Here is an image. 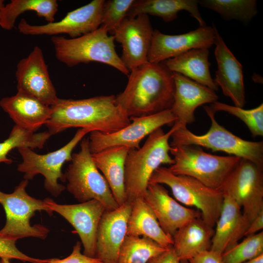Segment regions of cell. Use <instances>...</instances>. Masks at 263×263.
Wrapping results in <instances>:
<instances>
[{"label": "cell", "mask_w": 263, "mask_h": 263, "mask_svg": "<svg viewBox=\"0 0 263 263\" xmlns=\"http://www.w3.org/2000/svg\"><path fill=\"white\" fill-rule=\"evenodd\" d=\"M50 107L51 115L45 125L52 135L72 128L108 134L131 123L129 116L116 103L114 95L80 99L58 98Z\"/></svg>", "instance_id": "cell-1"}, {"label": "cell", "mask_w": 263, "mask_h": 263, "mask_svg": "<svg viewBox=\"0 0 263 263\" xmlns=\"http://www.w3.org/2000/svg\"><path fill=\"white\" fill-rule=\"evenodd\" d=\"M174 89L172 73L162 62H148L130 72L116 102L130 118L148 116L171 108Z\"/></svg>", "instance_id": "cell-2"}, {"label": "cell", "mask_w": 263, "mask_h": 263, "mask_svg": "<svg viewBox=\"0 0 263 263\" xmlns=\"http://www.w3.org/2000/svg\"><path fill=\"white\" fill-rule=\"evenodd\" d=\"M178 128L173 124L166 133L159 128L148 136L141 147L129 150L125 165L126 201L132 202L143 197L154 171L161 165L174 163L169 154V140L173 132Z\"/></svg>", "instance_id": "cell-3"}, {"label": "cell", "mask_w": 263, "mask_h": 263, "mask_svg": "<svg viewBox=\"0 0 263 263\" xmlns=\"http://www.w3.org/2000/svg\"><path fill=\"white\" fill-rule=\"evenodd\" d=\"M57 60L68 67L91 62L102 63L129 75L130 71L117 54L114 37L100 26L96 30L75 38L57 36L51 38Z\"/></svg>", "instance_id": "cell-4"}, {"label": "cell", "mask_w": 263, "mask_h": 263, "mask_svg": "<svg viewBox=\"0 0 263 263\" xmlns=\"http://www.w3.org/2000/svg\"><path fill=\"white\" fill-rule=\"evenodd\" d=\"M211 120V125L207 133L194 134L187 127L180 128L171 134L170 147L194 145L223 151L231 155L252 161L263 167V142L244 140L234 134L220 125L215 118L214 113L209 106H204Z\"/></svg>", "instance_id": "cell-5"}, {"label": "cell", "mask_w": 263, "mask_h": 263, "mask_svg": "<svg viewBox=\"0 0 263 263\" xmlns=\"http://www.w3.org/2000/svg\"><path fill=\"white\" fill-rule=\"evenodd\" d=\"M174 163L169 170L175 175H187L205 185L220 189L225 180L241 158L235 156H219L207 153L199 146L170 147Z\"/></svg>", "instance_id": "cell-6"}, {"label": "cell", "mask_w": 263, "mask_h": 263, "mask_svg": "<svg viewBox=\"0 0 263 263\" xmlns=\"http://www.w3.org/2000/svg\"><path fill=\"white\" fill-rule=\"evenodd\" d=\"M80 146L79 151L72 153L71 163L64 173L68 181L66 188L80 203L96 200L107 210L117 208L119 206L92 159L89 138H83Z\"/></svg>", "instance_id": "cell-7"}, {"label": "cell", "mask_w": 263, "mask_h": 263, "mask_svg": "<svg viewBox=\"0 0 263 263\" xmlns=\"http://www.w3.org/2000/svg\"><path fill=\"white\" fill-rule=\"evenodd\" d=\"M149 183L168 186L178 201L196 207L202 219L211 226H215L224 202V194L220 189L208 187L188 176L175 175L168 168L161 166L153 173Z\"/></svg>", "instance_id": "cell-8"}, {"label": "cell", "mask_w": 263, "mask_h": 263, "mask_svg": "<svg viewBox=\"0 0 263 263\" xmlns=\"http://www.w3.org/2000/svg\"><path fill=\"white\" fill-rule=\"evenodd\" d=\"M28 180L22 181L11 193L0 191V204L6 215V223L0 230V237L18 239L34 237L45 239L49 230L46 226L37 224L32 225L31 218L37 211H45L49 215L53 212L45 205L44 200L29 195L26 191Z\"/></svg>", "instance_id": "cell-9"}, {"label": "cell", "mask_w": 263, "mask_h": 263, "mask_svg": "<svg viewBox=\"0 0 263 263\" xmlns=\"http://www.w3.org/2000/svg\"><path fill=\"white\" fill-rule=\"evenodd\" d=\"M91 132L87 129H79L65 145L47 154H38L29 148H18L22 161L18 165L17 170L23 173L24 179L28 181L38 174L42 175L46 190L55 197L59 196L66 189L64 185L58 182L59 180L66 181L62 167L65 162L71 161L74 148L86 134Z\"/></svg>", "instance_id": "cell-10"}, {"label": "cell", "mask_w": 263, "mask_h": 263, "mask_svg": "<svg viewBox=\"0 0 263 263\" xmlns=\"http://www.w3.org/2000/svg\"><path fill=\"white\" fill-rule=\"evenodd\" d=\"M263 168L241 158L220 188L243 209L250 222L263 210Z\"/></svg>", "instance_id": "cell-11"}, {"label": "cell", "mask_w": 263, "mask_h": 263, "mask_svg": "<svg viewBox=\"0 0 263 263\" xmlns=\"http://www.w3.org/2000/svg\"><path fill=\"white\" fill-rule=\"evenodd\" d=\"M132 122L120 130L111 133L91 132L89 145L92 154L106 149L124 146L130 149H138L141 141L156 130L165 125L174 124L176 118L170 109L152 115L130 117Z\"/></svg>", "instance_id": "cell-12"}, {"label": "cell", "mask_w": 263, "mask_h": 263, "mask_svg": "<svg viewBox=\"0 0 263 263\" xmlns=\"http://www.w3.org/2000/svg\"><path fill=\"white\" fill-rule=\"evenodd\" d=\"M104 0H93L67 14L60 20L43 25H31L22 19L18 25L19 33L26 35L56 36L65 34L72 38L98 29L101 24Z\"/></svg>", "instance_id": "cell-13"}, {"label": "cell", "mask_w": 263, "mask_h": 263, "mask_svg": "<svg viewBox=\"0 0 263 263\" xmlns=\"http://www.w3.org/2000/svg\"><path fill=\"white\" fill-rule=\"evenodd\" d=\"M46 206L65 218L75 229L81 240L83 254L95 258L96 235L102 215L106 209L96 200L73 205H62L50 198L44 199Z\"/></svg>", "instance_id": "cell-14"}, {"label": "cell", "mask_w": 263, "mask_h": 263, "mask_svg": "<svg viewBox=\"0 0 263 263\" xmlns=\"http://www.w3.org/2000/svg\"><path fill=\"white\" fill-rule=\"evenodd\" d=\"M153 30L148 15L126 18L114 31V39L121 44L120 58L130 72L148 61Z\"/></svg>", "instance_id": "cell-15"}, {"label": "cell", "mask_w": 263, "mask_h": 263, "mask_svg": "<svg viewBox=\"0 0 263 263\" xmlns=\"http://www.w3.org/2000/svg\"><path fill=\"white\" fill-rule=\"evenodd\" d=\"M15 76L18 91L35 97L49 106L59 98L39 47L35 46L26 57L19 61Z\"/></svg>", "instance_id": "cell-16"}, {"label": "cell", "mask_w": 263, "mask_h": 263, "mask_svg": "<svg viewBox=\"0 0 263 263\" xmlns=\"http://www.w3.org/2000/svg\"><path fill=\"white\" fill-rule=\"evenodd\" d=\"M217 28L205 26L180 35L163 34L153 31L148 61L159 63L194 49H208L214 44Z\"/></svg>", "instance_id": "cell-17"}, {"label": "cell", "mask_w": 263, "mask_h": 263, "mask_svg": "<svg viewBox=\"0 0 263 263\" xmlns=\"http://www.w3.org/2000/svg\"><path fill=\"white\" fill-rule=\"evenodd\" d=\"M132 203L126 201L114 210H106L101 216L96 235L95 258L102 263H118Z\"/></svg>", "instance_id": "cell-18"}, {"label": "cell", "mask_w": 263, "mask_h": 263, "mask_svg": "<svg viewBox=\"0 0 263 263\" xmlns=\"http://www.w3.org/2000/svg\"><path fill=\"white\" fill-rule=\"evenodd\" d=\"M142 197L153 211L163 230L172 238L187 223L201 217L198 210L185 207L171 197L162 184L149 183Z\"/></svg>", "instance_id": "cell-19"}, {"label": "cell", "mask_w": 263, "mask_h": 263, "mask_svg": "<svg viewBox=\"0 0 263 263\" xmlns=\"http://www.w3.org/2000/svg\"><path fill=\"white\" fill-rule=\"evenodd\" d=\"M172 74L175 89L170 110L176 118L173 124L187 127L195 121L194 112L199 106L218 101V96L215 91L180 74Z\"/></svg>", "instance_id": "cell-20"}, {"label": "cell", "mask_w": 263, "mask_h": 263, "mask_svg": "<svg viewBox=\"0 0 263 263\" xmlns=\"http://www.w3.org/2000/svg\"><path fill=\"white\" fill-rule=\"evenodd\" d=\"M214 44L217 70L214 81L234 106L243 108L246 100L242 65L227 47L217 29Z\"/></svg>", "instance_id": "cell-21"}, {"label": "cell", "mask_w": 263, "mask_h": 263, "mask_svg": "<svg viewBox=\"0 0 263 263\" xmlns=\"http://www.w3.org/2000/svg\"><path fill=\"white\" fill-rule=\"evenodd\" d=\"M250 223L236 202L224 194L223 207L215 225L210 250L222 255L245 236Z\"/></svg>", "instance_id": "cell-22"}, {"label": "cell", "mask_w": 263, "mask_h": 263, "mask_svg": "<svg viewBox=\"0 0 263 263\" xmlns=\"http://www.w3.org/2000/svg\"><path fill=\"white\" fill-rule=\"evenodd\" d=\"M0 106L16 125L34 132L45 125L52 113L50 106L19 91L14 95L1 99Z\"/></svg>", "instance_id": "cell-23"}, {"label": "cell", "mask_w": 263, "mask_h": 263, "mask_svg": "<svg viewBox=\"0 0 263 263\" xmlns=\"http://www.w3.org/2000/svg\"><path fill=\"white\" fill-rule=\"evenodd\" d=\"M130 150L124 146H115L92 154L96 167L107 182L119 206L126 201L125 165Z\"/></svg>", "instance_id": "cell-24"}, {"label": "cell", "mask_w": 263, "mask_h": 263, "mask_svg": "<svg viewBox=\"0 0 263 263\" xmlns=\"http://www.w3.org/2000/svg\"><path fill=\"white\" fill-rule=\"evenodd\" d=\"M214 233V227L201 217L190 221L178 229L172 236V247L179 261L189 260L210 250Z\"/></svg>", "instance_id": "cell-25"}, {"label": "cell", "mask_w": 263, "mask_h": 263, "mask_svg": "<svg viewBox=\"0 0 263 263\" xmlns=\"http://www.w3.org/2000/svg\"><path fill=\"white\" fill-rule=\"evenodd\" d=\"M207 48L194 49L162 62L172 73H176L216 91L218 87L211 77Z\"/></svg>", "instance_id": "cell-26"}, {"label": "cell", "mask_w": 263, "mask_h": 263, "mask_svg": "<svg viewBox=\"0 0 263 263\" xmlns=\"http://www.w3.org/2000/svg\"><path fill=\"white\" fill-rule=\"evenodd\" d=\"M126 235L148 237L166 248L173 244L172 238L163 230L153 211L142 197L132 203Z\"/></svg>", "instance_id": "cell-27"}, {"label": "cell", "mask_w": 263, "mask_h": 263, "mask_svg": "<svg viewBox=\"0 0 263 263\" xmlns=\"http://www.w3.org/2000/svg\"><path fill=\"white\" fill-rule=\"evenodd\" d=\"M198 0H135L129 10L127 18L140 15H150L170 22L177 18L179 11H187L195 19L200 27L206 26L198 9Z\"/></svg>", "instance_id": "cell-28"}, {"label": "cell", "mask_w": 263, "mask_h": 263, "mask_svg": "<svg viewBox=\"0 0 263 263\" xmlns=\"http://www.w3.org/2000/svg\"><path fill=\"white\" fill-rule=\"evenodd\" d=\"M58 6L56 0H11L0 9V26L6 30H12L18 17L28 11H34L48 23L53 22Z\"/></svg>", "instance_id": "cell-29"}, {"label": "cell", "mask_w": 263, "mask_h": 263, "mask_svg": "<svg viewBox=\"0 0 263 263\" xmlns=\"http://www.w3.org/2000/svg\"><path fill=\"white\" fill-rule=\"evenodd\" d=\"M167 248L148 237L126 235L119 250L118 263H147Z\"/></svg>", "instance_id": "cell-30"}, {"label": "cell", "mask_w": 263, "mask_h": 263, "mask_svg": "<svg viewBox=\"0 0 263 263\" xmlns=\"http://www.w3.org/2000/svg\"><path fill=\"white\" fill-rule=\"evenodd\" d=\"M201 6L218 13L226 20L249 22L257 14L255 0H201Z\"/></svg>", "instance_id": "cell-31"}, {"label": "cell", "mask_w": 263, "mask_h": 263, "mask_svg": "<svg viewBox=\"0 0 263 263\" xmlns=\"http://www.w3.org/2000/svg\"><path fill=\"white\" fill-rule=\"evenodd\" d=\"M52 135L48 131L35 133L15 125L8 137L0 143V163L10 164L13 160L7 154L13 149L22 147L42 149Z\"/></svg>", "instance_id": "cell-32"}, {"label": "cell", "mask_w": 263, "mask_h": 263, "mask_svg": "<svg viewBox=\"0 0 263 263\" xmlns=\"http://www.w3.org/2000/svg\"><path fill=\"white\" fill-rule=\"evenodd\" d=\"M216 113L224 111L242 120L247 126L254 137L263 136V104L249 110L216 101L209 106Z\"/></svg>", "instance_id": "cell-33"}, {"label": "cell", "mask_w": 263, "mask_h": 263, "mask_svg": "<svg viewBox=\"0 0 263 263\" xmlns=\"http://www.w3.org/2000/svg\"><path fill=\"white\" fill-rule=\"evenodd\" d=\"M263 254V232L247 236L243 241L225 251L223 263H243Z\"/></svg>", "instance_id": "cell-34"}, {"label": "cell", "mask_w": 263, "mask_h": 263, "mask_svg": "<svg viewBox=\"0 0 263 263\" xmlns=\"http://www.w3.org/2000/svg\"><path fill=\"white\" fill-rule=\"evenodd\" d=\"M135 0H109L105 1L101 26L109 33L113 34L127 15Z\"/></svg>", "instance_id": "cell-35"}, {"label": "cell", "mask_w": 263, "mask_h": 263, "mask_svg": "<svg viewBox=\"0 0 263 263\" xmlns=\"http://www.w3.org/2000/svg\"><path fill=\"white\" fill-rule=\"evenodd\" d=\"M16 240L0 237V258L17 259L30 263H50L54 258L41 259L33 258L21 252L16 246Z\"/></svg>", "instance_id": "cell-36"}, {"label": "cell", "mask_w": 263, "mask_h": 263, "mask_svg": "<svg viewBox=\"0 0 263 263\" xmlns=\"http://www.w3.org/2000/svg\"><path fill=\"white\" fill-rule=\"evenodd\" d=\"M81 243L77 242L71 254L63 259L54 258L50 263H102L96 258L86 256L81 252Z\"/></svg>", "instance_id": "cell-37"}, {"label": "cell", "mask_w": 263, "mask_h": 263, "mask_svg": "<svg viewBox=\"0 0 263 263\" xmlns=\"http://www.w3.org/2000/svg\"><path fill=\"white\" fill-rule=\"evenodd\" d=\"M180 263H223L221 255L211 250L201 252L193 258L182 260Z\"/></svg>", "instance_id": "cell-38"}, {"label": "cell", "mask_w": 263, "mask_h": 263, "mask_svg": "<svg viewBox=\"0 0 263 263\" xmlns=\"http://www.w3.org/2000/svg\"><path fill=\"white\" fill-rule=\"evenodd\" d=\"M147 263H180L172 246L150 259Z\"/></svg>", "instance_id": "cell-39"}, {"label": "cell", "mask_w": 263, "mask_h": 263, "mask_svg": "<svg viewBox=\"0 0 263 263\" xmlns=\"http://www.w3.org/2000/svg\"><path fill=\"white\" fill-rule=\"evenodd\" d=\"M263 228V210L250 223L245 236L252 235Z\"/></svg>", "instance_id": "cell-40"}, {"label": "cell", "mask_w": 263, "mask_h": 263, "mask_svg": "<svg viewBox=\"0 0 263 263\" xmlns=\"http://www.w3.org/2000/svg\"><path fill=\"white\" fill-rule=\"evenodd\" d=\"M243 263H263V254Z\"/></svg>", "instance_id": "cell-41"}, {"label": "cell", "mask_w": 263, "mask_h": 263, "mask_svg": "<svg viewBox=\"0 0 263 263\" xmlns=\"http://www.w3.org/2000/svg\"><path fill=\"white\" fill-rule=\"evenodd\" d=\"M0 263H11L10 260L7 258H2L0 259Z\"/></svg>", "instance_id": "cell-42"}, {"label": "cell", "mask_w": 263, "mask_h": 263, "mask_svg": "<svg viewBox=\"0 0 263 263\" xmlns=\"http://www.w3.org/2000/svg\"><path fill=\"white\" fill-rule=\"evenodd\" d=\"M3 5H4V0H0V9Z\"/></svg>", "instance_id": "cell-43"}]
</instances>
